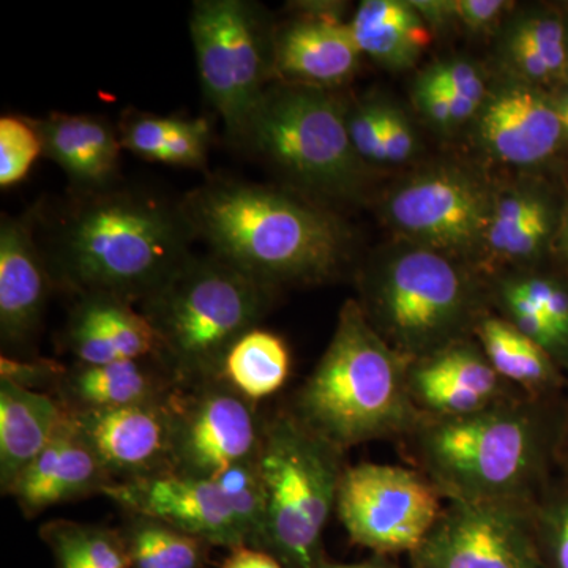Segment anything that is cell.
Wrapping results in <instances>:
<instances>
[{
  "mask_svg": "<svg viewBox=\"0 0 568 568\" xmlns=\"http://www.w3.org/2000/svg\"><path fill=\"white\" fill-rule=\"evenodd\" d=\"M181 204L136 190L74 196L41 248L55 287L142 305L192 257Z\"/></svg>",
  "mask_w": 568,
  "mask_h": 568,
  "instance_id": "cell-1",
  "label": "cell"
},
{
  "mask_svg": "<svg viewBox=\"0 0 568 568\" xmlns=\"http://www.w3.org/2000/svg\"><path fill=\"white\" fill-rule=\"evenodd\" d=\"M564 407L515 392L462 417H422L405 437L444 500L534 504L560 463Z\"/></svg>",
  "mask_w": 568,
  "mask_h": 568,
  "instance_id": "cell-2",
  "label": "cell"
},
{
  "mask_svg": "<svg viewBox=\"0 0 568 568\" xmlns=\"http://www.w3.org/2000/svg\"><path fill=\"white\" fill-rule=\"evenodd\" d=\"M181 205L213 256L275 290L327 282L349 260L342 220L290 190L211 179Z\"/></svg>",
  "mask_w": 568,
  "mask_h": 568,
  "instance_id": "cell-3",
  "label": "cell"
},
{
  "mask_svg": "<svg viewBox=\"0 0 568 568\" xmlns=\"http://www.w3.org/2000/svg\"><path fill=\"white\" fill-rule=\"evenodd\" d=\"M409 364L351 298L320 364L287 407L345 454L372 440L405 439L424 417L410 396Z\"/></svg>",
  "mask_w": 568,
  "mask_h": 568,
  "instance_id": "cell-4",
  "label": "cell"
},
{
  "mask_svg": "<svg viewBox=\"0 0 568 568\" xmlns=\"http://www.w3.org/2000/svg\"><path fill=\"white\" fill-rule=\"evenodd\" d=\"M275 297V287L213 254H192L140 312L159 338L160 361L189 386L220 379L231 347L260 327Z\"/></svg>",
  "mask_w": 568,
  "mask_h": 568,
  "instance_id": "cell-5",
  "label": "cell"
},
{
  "mask_svg": "<svg viewBox=\"0 0 568 568\" xmlns=\"http://www.w3.org/2000/svg\"><path fill=\"white\" fill-rule=\"evenodd\" d=\"M257 467L265 496L263 551L284 568H320L327 559L323 537L347 467L345 452L284 407L264 417Z\"/></svg>",
  "mask_w": 568,
  "mask_h": 568,
  "instance_id": "cell-6",
  "label": "cell"
},
{
  "mask_svg": "<svg viewBox=\"0 0 568 568\" xmlns=\"http://www.w3.org/2000/svg\"><path fill=\"white\" fill-rule=\"evenodd\" d=\"M361 284L366 320L409 362L469 339L487 316L477 284L436 250H403L369 268Z\"/></svg>",
  "mask_w": 568,
  "mask_h": 568,
  "instance_id": "cell-7",
  "label": "cell"
},
{
  "mask_svg": "<svg viewBox=\"0 0 568 568\" xmlns=\"http://www.w3.org/2000/svg\"><path fill=\"white\" fill-rule=\"evenodd\" d=\"M235 144L256 153L297 192L349 197L361 185L347 108L325 89L272 82Z\"/></svg>",
  "mask_w": 568,
  "mask_h": 568,
  "instance_id": "cell-8",
  "label": "cell"
},
{
  "mask_svg": "<svg viewBox=\"0 0 568 568\" xmlns=\"http://www.w3.org/2000/svg\"><path fill=\"white\" fill-rule=\"evenodd\" d=\"M274 29L248 0L193 3L190 36L201 85L233 142L274 82Z\"/></svg>",
  "mask_w": 568,
  "mask_h": 568,
  "instance_id": "cell-9",
  "label": "cell"
},
{
  "mask_svg": "<svg viewBox=\"0 0 568 568\" xmlns=\"http://www.w3.org/2000/svg\"><path fill=\"white\" fill-rule=\"evenodd\" d=\"M443 496L416 467L347 466L335 511L354 544L377 556L413 555L443 514Z\"/></svg>",
  "mask_w": 568,
  "mask_h": 568,
  "instance_id": "cell-10",
  "label": "cell"
},
{
  "mask_svg": "<svg viewBox=\"0 0 568 568\" xmlns=\"http://www.w3.org/2000/svg\"><path fill=\"white\" fill-rule=\"evenodd\" d=\"M264 417L223 379L181 386L171 396L174 474L215 480L231 467L256 462Z\"/></svg>",
  "mask_w": 568,
  "mask_h": 568,
  "instance_id": "cell-11",
  "label": "cell"
},
{
  "mask_svg": "<svg viewBox=\"0 0 568 568\" xmlns=\"http://www.w3.org/2000/svg\"><path fill=\"white\" fill-rule=\"evenodd\" d=\"M532 506L450 500L410 555L414 568H541Z\"/></svg>",
  "mask_w": 568,
  "mask_h": 568,
  "instance_id": "cell-12",
  "label": "cell"
},
{
  "mask_svg": "<svg viewBox=\"0 0 568 568\" xmlns=\"http://www.w3.org/2000/svg\"><path fill=\"white\" fill-rule=\"evenodd\" d=\"M493 204L487 192L467 175L433 171L396 189L387 213L402 233L450 254L466 252L487 237Z\"/></svg>",
  "mask_w": 568,
  "mask_h": 568,
  "instance_id": "cell-13",
  "label": "cell"
},
{
  "mask_svg": "<svg viewBox=\"0 0 568 568\" xmlns=\"http://www.w3.org/2000/svg\"><path fill=\"white\" fill-rule=\"evenodd\" d=\"M171 396L144 405L70 413L115 484L174 474Z\"/></svg>",
  "mask_w": 568,
  "mask_h": 568,
  "instance_id": "cell-14",
  "label": "cell"
},
{
  "mask_svg": "<svg viewBox=\"0 0 568 568\" xmlns=\"http://www.w3.org/2000/svg\"><path fill=\"white\" fill-rule=\"evenodd\" d=\"M104 496L125 514L160 519L212 547H246L230 499L216 480L170 474L115 484Z\"/></svg>",
  "mask_w": 568,
  "mask_h": 568,
  "instance_id": "cell-15",
  "label": "cell"
},
{
  "mask_svg": "<svg viewBox=\"0 0 568 568\" xmlns=\"http://www.w3.org/2000/svg\"><path fill=\"white\" fill-rule=\"evenodd\" d=\"M43 250L31 220L2 213L0 220V339L3 355L32 358L51 291Z\"/></svg>",
  "mask_w": 568,
  "mask_h": 568,
  "instance_id": "cell-16",
  "label": "cell"
},
{
  "mask_svg": "<svg viewBox=\"0 0 568 568\" xmlns=\"http://www.w3.org/2000/svg\"><path fill=\"white\" fill-rule=\"evenodd\" d=\"M407 377L414 405L426 417L469 416L519 390L497 375L470 339L410 362Z\"/></svg>",
  "mask_w": 568,
  "mask_h": 568,
  "instance_id": "cell-17",
  "label": "cell"
},
{
  "mask_svg": "<svg viewBox=\"0 0 568 568\" xmlns=\"http://www.w3.org/2000/svg\"><path fill=\"white\" fill-rule=\"evenodd\" d=\"M361 50L334 7L305 11L274 29V82L325 89L353 77Z\"/></svg>",
  "mask_w": 568,
  "mask_h": 568,
  "instance_id": "cell-18",
  "label": "cell"
},
{
  "mask_svg": "<svg viewBox=\"0 0 568 568\" xmlns=\"http://www.w3.org/2000/svg\"><path fill=\"white\" fill-rule=\"evenodd\" d=\"M115 480L104 469L91 446L82 439L71 416L54 439L14 481V497L26 518L48 508L103 495Z\"/></svg>",
  "mask_w": 568,
  "mask_h": 568,
  "instance_id": "cell-19",
  "label": "cell"
},
{
  "mask_svg": "<svg viewBox=\"0 0 568 568\" xmlns=\"http://www.w3.org/2000/svg\"><path fill=\"white\" fill-rule=\"evenodd\" d=\"M62 343L77 364L159 358L160 353L148 317L130 302L108 294L78 295L63 327Z\"/></svg>",
  "mask_w": 568,
  "mask_h": 568,
  "instance_id": "cell-20",
  "label": "cell"
},
{
  "mask_svg": "<svg viewBox=\"0 0 568 568\" xmlns=\"http://www.w3.org/2000/svg\"><path fill=\"white\" fill-rule=\"evenodd\" d=\"M43 144V155L69 179L74 196L102 193L118 186L121 138L100 115L52 112L32 119Z\"/></svg>",
  "mask_w": 568,
  "mask_h": 568,
  "instance_id": "cell-21",
  "label": "cell"
},
{
  "mask_svg": "<svg viewBox=\"0 0 568 568\" xmlns=\"http://www.w3.org/2000/svg\"><path fill=\"white\" fill-rule=\"evenodd\" d=\"M481 144L499 162L528 166L547 160L562 138L556 104L528 85L491 97L478 122Z\"/></svg>",
  "mask_w": 568,
  "mask_h": 568,
  "instance_id": "cell-22",
  "label": "cell"
},
{
  "mask_svg": "<svg viewBox=\"0 0 568 568\" xmlns=\"http://www.w3.org/2000/svg\"><path fill=\"white\" fill-rule=\"evenodd\" d=\"M156 357L65 366L54 395L69 413L164 402L181 387Z\"/></svg>",
  "mask_w": 568,
  "mask_h": 568,
  "instance_id": "cell-23",
  "label": "cell"
},
{
  "mask_svg": "<svg viewBox=\"0 0 568 568\" xmlns=\"http://www.w3.org/2000/svg\"><path fill=\"white\" fill-rule=\"evenodd\" d=\"M54 395L0 379V488L9 496L17 478L32 465L69 420Z\"/></svg>",
  "mask_w": 568,
  "mask_h": 568,
  "instance_id": "cell-24",
  "label": "cell"
},
{
  "mask_svg": "<svg viewBox=\"0 0 568 568\" xmlns=\"http://www.w3.org/2000/svg\"><path fill=\"white\" fill-rule=\"evenodd\" d=\"M122 149L145 162L204 170L212 145L207 119L164 118L126 111L118 126Z\"/></svg>",
  "mask_w": 568,
  "mask_h": 568,
  "instance_id": "cell-25",
  "label": "cell"
},
{
  "mask_svg": "<svg viewBox=\"0 0 568 568\" xmlns=\"http://www.w3.org/2000/svg\"><path fill=\"white\" fill-rule=\"evenodd\" d=\"M349 26L362 54L390 69L413 67L432 41L416 7L396 0H366Z\"/></svg>",
  "mask_w": 568,
  "mask_h": 568,
  "instance_id": "cell-26",
  "label": "cell"
},
{
  "mask_svg": "<svg viewBox=\"0 0 568 568\" xmlns=\"http://www.w3.org/2000/svg\"><path fill=\"white\" fill-rule=\"evenodd\" d=\"M476 336L489 364L510 386L537 398H552L562 387L555 358L508 321L487 315L478 323Z\"/></svg>",
  "mask_w": 568,
  "mask_h": 568,
  "instance_id": "cell-27",
  "label": "cell"
},
{
  "mask_svg": "<svg viewBox=\"0 0 568 568\" xmlns=\"http://www.w3.org/2000/svg\"><path fill=\"white\" fill-rule=\"evenodd\" d=\"M290 373L291 354L282 336L256 327L231 347L220 379L250 402L260 403L276 394Z\"/></svg>",
  "mask_w": 568,
  "mask_h": 568,
  "instance_id": "cell-28",
  "label": "cell"
},
{
  "mask_svg": "<svg viewBox=\"0 0 568 568\" xmlns=\"http://www.w3.org/2000/svg\"><path fill=\"white\" fill-rule=\"evenodd\" d=\"M130 568H204L211 544L145 515L125 514L121 528Z\"/></svg>",
  "mask_w": 568,
  "mask_h": 568,
  "instance_id": "cell-29",
  "label": "cell"
},
{
  "mask_svg": "<svg viewBox=\"0 0 568 568\" xmlns=\"http://www.w3.org/2000/svg\"><path fill=\"white\" fill-rule=\"evenodd\" d=\"M551 231L547 204L529 192L506 193L493 204L487 241L497 257L525 261L536 256Z\"/></svg>",
  "mask_w": 568,
  "mask_h": 568,
  "instance_id": "cell-30",
  "label": "cell"
},
{
  "mask_svg": "<svg viewBox=\"0 0 568 568\" xmlns=\"http://www.w3.org/2000/svg\"><path fill=\"white\" fill-rule=\"evenodd\" d=\"M55 568H130L119 528L51 519L40 528Z\"/></svg>",
  "mask_w": 568,
  "mask_h": 568,
  "instance_id": "cell-31",
  "label": "cell"
},
{
  "mask_svg": "<svg viewBox=\"0 0 568 568\" xmlns=\"http://www.w3.org/2000/svg\"><path fill=\"white\" fill-rule=\"evenodd\" d=\"M560 466L532 506L541 568H568V459Z\"/></svg>",
  "mask_w": 568,
  "mask_h": 568,
  "instance_id": "cell-32",
  "label": "cell"
},
{
  "mask_svg": "<svg viewBox=\"0 0 568 568\" xmlns=\"http://www.w3.org/2000/svg\"><path fill=\"white\" fill-rule=\"evenodd\" d=\"M215 480L222 485L227 499H230L235 518L244 534L246 547L263 551L265 496L257 459L231 467Z\"/></svg>",
  "mask_w": 568,
  "mask_h": 568,
  "instance_id": "cell-33",
  "label": "cell"
},
{
  "mask_svg": "<svg viewBox=\"0 0 568 568\" xmlns=\"http://www.w3.org/2000/svg\"><path fill=\"white\" fill-rule=\"evenodd\" d=\"M40 155H43V144L32 119L3 115L0 119V186L10 189L24 181Z\"/></svg>",
  "mask_w": 568,
  "mask_h": 568,
  "instance_id": "cell-34",
  "label": "cell"
},
{
  "mask_svg": "<svg viewBox=\"0 0 568 568\" xmlns=\"http://www.w3.org/2000/svg\"><path fill=\"white\" fill-rule=\"evenodd\" d=\"M499 298L507 313L506 321L514 325L519 334L547 351L556 364L568 366V345L549 324L540 306L504 284H500Z\"/></svg>",
  "mask_w": 568,
  "mask_h": 568,
  "instance_id": "cell-35",
  "label": "cell"
},
{
  "mask_svg": "<svg viewBox=\"0 0 568 568\" xmlns=\"http://www.w3.org/2000/svg\"><path fill=\"white\" fill-rule=\"evenodd\" d=\"M508 43L519 44L538 52L548 63L552 77L566 70L567 48L566 29L555 17L526 18L515 26Z\"/></svg>",
  "mask_w": 568,
  "mask_h": 568,
  "instance_id": "cell-36",
  "label": "cell"
},
{
  "mask_svg": "<svg viewBox=\"0 0 568 568\" xmlns=\"http://www.w3.org/2000/svg\"><path fill=\"white\" fill-rule=\"evenodd\" d=\"M63 372L65 366L48 358L0 357V379L43 394H54Z\"/></svg>",
  "mask_w": 568,
  "mask_h": 568,
  "instance_id": "cell-37",
  "label": "cell"
},
{
  "mask_svg": "<svg viewBox=\"0 0 568 568\" xmlns=\"http://www.w3.org/2000/svg\"><path fill=\"white\" fill-rule=\"evenodd\" d=\"M383 106L377 104H358L353 111L347 110V129L357 155L369 162H387L386 148L383 144Z\"/></svg>",
  "mask_w": 568,
  "mask_h": 568,
  "instance_id": "cell-38",
  "label": "cell"
},
{
  "mask_svg": "<svg viewBox=\"0 0 568 568\" xmlns=\"http://www.w3.org/2000/svg\"><path fill=\"white\" fill-rule=\"evenodd\" d=\"M429 73L440 84L446 85L448 91L465 97V99L478 104V106H481V103H484L485 95H487L484 80H481L476 67L470 65V63L459 61L447 62L443 63V65H437Z\"/></svg>",
  "mask_w": 568,
  "mask_h": 568,
  "instance_id": "cell-39",
  "label": "cell"
},
{
  "mask_svg": "<svg viewBox=\"0 0 568 568\" xmlns=\"http://www.w3.org/2000/svg\"><path fill=\"white\" fill-rule=\"evenodd\" d=\"M381 134L386 148L387 162L403 163L409 160L416 149V140L409 123L399 112L384 108Z\"/></svg>",
  "mask_w": 568,
  "mask_h": 568,
  "instance_id": "cell-40",
  "label": "cell"
},
{
  "mask_svg": "<svg viewBox=\"0 0 568 568\" xmlns=\"http://www.w3.org/2000/svg\"><path fill=\"white\" fill-rule=\"evenodd\" d=\"M511 3L503 0H458L448 2V9L466 28L473 31H487L503 17Z\"/></svg>",
  "mask_w": 568,
  "mask_h": 568,
  "instance_id": "cell-41",
  "label": "cell"
},
{
  "mask_svg": "<svg viewBox=\"0 0 568 568\" xmlns=\"http://www.w3.org/2000/svg\"><path fill=\"white\" fill-rule=\"evenodd\" d=\"M417 102L422 111L425 112L426 118L435 122L436 125H454V115H452L447 89L429 71L418 82Z\"/></svg>",
  "mask_w": 568,
  "mask_h": 568,
  "instance_id": "cell-42",
  "label": "cell"
},
{
  "mask_svg": "<svg viewBox=\"0 0 568 568\" xmlns=\"http://www.w3.org/2000/svg\"><path fill=\"white\" fill-rule=\"evenodd\" d=\"M541 308L549 324L568 345V291L566 287L558 282L552 283L551 293Z\"/></svg>",
  "mask_w": 568,
  "mask_h": 568,
  "instance_id": "cell-43",
  "label": "cell"
},
{
  "mask_svg": "<svg viewBox=\"0 0 568 568\" xmlns=\"http://www.w3.org/2000/svg\"><path fill=\"white\" fill-rule=\"evenodd\" d=\"M222 568H284L280 560L268 552L252 547H237L230 549L224 558Z\"/></svg>",
  "mask_w": 568,
  "mask_h": 568,
  "instance_id": "cell-44",
  "label": "cell"
},
{
  "mask_svg": "<svg viewBox=\"0 0 568 568\" xmlns=\"http://www.w3.org/2000/svg\"><path fill=\"white\" fill-rule=\"evenodd\" d=\"M320 568H396L392 566L390 562H387L386 559H383V556L379 558L365 560V562H355V564H339L332 562V560L325 559L323 564H321Z\"/></svg>",
  "mask_w": 568,
  "mask_h": 568,
  "instance_id": "cell-45",
  "label": "cell"
},
{
  "mask_svg": "<svg viewBox=\"0 0 568 568\" xmlns=\"http://www.w3.org/2000/svg\"><path fill=\"white\" fill-rule=\"evenodd\" d=\"M559 253L562 254L564 260L568 263V209L564 215L562 223H560L558 233Z\"/></svg>",
  "mask_w": 568,
  "mask_h": 568,
  "instance_id": "cell-46",
  "label": "cell"
},
{
  "mask_svg": "<svg viewBox=\"0 0 568 568\" xmlns=\"http://www.w3.org/2000/svg\"><path fill=\"white\" fill-rule=\"evenodd\" d=\"M560 459H568V403L564 406L562 439H560Z\"/></svg>",
  "mask_w": 568,
  "mask_h": 568,
  "instance_id": "cell-47",
  "label": "cell"
},
{
  "mask_svg": "<svg viewBox=\"0 0 568 568\" xmlns=\"http://www.w3.org/2000/svg\"><path fill=\"white\" fill-rule=\"evenodd\" d=\"M559 114V112H558ZM560 123H562L564 133L568 136V114H559Z\"/></svg>",
  "mask_w": 568,
  "mask_h": 568,
  "instance_id": "cell-48",
  "label": "cell"
}]
</instances>
